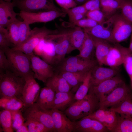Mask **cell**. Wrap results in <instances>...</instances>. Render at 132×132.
I'll use <instances>...</instances> for the list:
<instances>
[{"label":"cell","instance_id":"obj_1","mask_svg":"<svg viewBox=\"0 0 132 132\" xmlns=\"http://www.w3.org/2000/svg\"><path fill=\"white\" fill-rule=\"evenodd\" d=\"M26 82L24 78L12 71H0V98L16 97L22 100Z\"/></svg>","mask_w":132,"mask_h":132},{"label":"cell","instance_id":"obj_2","mask_svg":"<svg viewBox=\"0 0 132 132\" xmlns=\"http://www.w3.org/2000/svg\"><path fill=\"white\" fill-rule=\"evenodd\" d=\"M10 63L11 70L25 80L34 77L29 55L20 50L12 48L4 49Z\"/></svg>","mask_w":132,"mask_h":132},{"label":"cell","instance_id":"obj_3","mask_svg":"<svg viewBox=\"0 0 132 132\" xmlns=\"http://www.w3.org/2000/svg\"><path fill=\"white\" fill-rule=\"evenodd\" d=\"M58 32L57 29L51 30L45 26L35 27L32 29L30 35L25 42L12 48L22 51L28 55H30L33 53L35 48L41 40L49 35L56 34Z\"/></svg>","mask_w":132,"mask_h":132},{"label":"cell","instance_id":"obj_4","mask_svg":"<svg viewBox=\"0 0 132 132\" xmlns=\"http://www.w3.org/2000/svg\"><path fill=\"white\" fill-rule=\"evenodd\" d=\"M47 38L54 44L55 53L54 65H57L65 58L66 54L74 50L66 31H59L56 34L49 35Z\"/></svg>","mask_w":132,"mask_h":132},{"label":"cell","instance_id":"obj_5","mask_svg":"<svg viewBox=\"0 0 132 132\" xmlns=\"http://www.w3.org/2000/svg\"><path fill=\"white\" fill-rule=\"evenodd\" d=\"M12 2L20 11L28 12L61 10L55 5L53 0H13Z\"/></svg>","mask_w":132,"mask_h":132},{"label":"cell","instance_id":"obj_6","mask_svg":"<svg viewBox=\"0 0 132 132\" xmlns=\"http://www.w3.org/2000/svg\"><path fill=\"white\" fill-rule=\"evenodd\" d=\"M112 33L115 42L119 43L127 40L132 32V23L121 14L112 16Z\"/></svg>","mask_w":132,"mask_h":132},{"label":"cell","instance_id":"obj_7","mask_svg":"<svg viewBox=\"0 0 132 132\" xmlns=\"http://www.w3.org/2000/svg\"><path fill=\"white\" fill-rule=\"evenodd\" d=\"M50 110L44 109L35 102L24 109L23 114L25 118H30L37 120L44 125L50 132H55Z\"/></svg>","mask_w":132,"mask_h":132},{"label":"cell","instance_id":"obj_8","mask_svg":"<svg viewBox=\"0 0 132 132\" xmlns=\"http://www.w3.org/2000/svg\"><path fill=\"white\" fill-rule=\"evenodd\" d=\"M28 55L34 78L45 83L55 72L53 66L40 58L33 52Z\"/></svg>","mask_w":132,"mask_h":132},{"label":"cell","instance_id":"obj_9","mask_svg":"<svg viewBox=\"0 0 132 132\" xmlns=\"http://www.w3.org/2000/svg\"><path fill=\"white\" fill-rule=\"evenodd\" d=\"M66 14L62 10H55L37 12L20 11L18 15L29 25L36 23H46L57 18L65 17Z\"/></svg>","mask_w":132,"mask_h":132},{"label":"cell","instance_id":"obj_10","mask_svg":"<svg viewBox=\"0 0 132 132\" xmlns=\"http://www.w3.org/2000/svg\"><path fill=\"white\" fill-rule=\"evenodd\" d=\"M131 92L129 88L123 81L100 100L99 109H106L118 105Z\"/></svg>","mask_w":132,"mask_h":132},{"label":"cell","instance_id":"obj_11","mask_svg":"<svg viewBox=\"0 0 132 132\" xmlns=\"http://www.w3.org/2000/svg\"><path fill=\"white\" fill-rule=\"evenodd\" d=\"M99 102L96 97L88 93L82 100L75 102L73 106L76 115L81 119L96 111L99 107Z\"/></svg>","mask_w":132,"mask_h":132},{"label":"cell","instance_id":"obj_12","mask_svg":"<svg viewBox=\"0 0 132 132\" xmlns=\"http://www.w3.org/2000/svg\"><path fill=\"white\" fill-rule=\"evenodd\" d=\"M35 79L32 77L26 80L22 98L24 109L36 102L39 95L40 87Z\"/></svg>","mask_w":132,"mask_h":132},{"label":"cell","instance_id":"obj_13","mask_svg":"<svg viewBox=\"0 0 132 132\" xmlns=\"http://www.w3.org/2000/svg\"><path fill=\"white\" fill-rule=\"evenodd\" d=\"M123 81L121 78L117 75L97 85L91 86L88 93L95 96L100 101L105 94L110 92Z\"/></svg>","mask_w":132,"mask_h":132},{"label":"cell","instance_id":"obj_14","mask_svg":"<svg viewBox=\"0 0 132 132\" xmlns=\"http://www.w3.org/2000/svg\"><path fill=\"white\" fill-rule=\"evenodd\" d=\"M55 132H74V121L71 120L62 111L58 110H50Z\"/></svg>","mask_w":132,"mask_h":132},{"label":"cell","instance_id":"obj_15","mask_svg":"<svg viewBox=\"0 0 132 132\" xmlns=\"http://www.w3.org/2000/svg\"><path fill=\"white\" fill-rule=\"evenodd\" d=\"M105 21L103 23L97 24L94 26L90 28L83 29L85 32L91 37L106 40L108 42L114 44L113 39L112 29L110 27L112 25V20L111 18Z\"/></svg>","mask_w":132,"mask_h":132},{"label":"cell","instance_id":"obj_16","mask_svg":"<svg viewBox=\"0 0 132 132\" xmlns=\"http://www.w3.org/2000/svg\"><path fill=\"white\" fill-rule=\"evenodd\" d=\"M74 132H104L108 130L102 123L96 120L85 117L79 121H74Z\"/></svg>","mask_w":132,"mask_h":132},{"label":"cell","instance_id":"obj_17","mask_svg":"<svg viewBox=\"0 0 132 132\" xmlns=\"http://www.w3.org/2000/svg\"><path fill=\"white\" fill-rule=\"evenodd\" d=\"M14 7L12 2L0 0V26L7 28L18 19V13L14 11Z\"/></svg>","mask_w":132,"mask_h":132},{"label":"cell","instance_id":"obj_18","mask_svg":"<svg viewBox=\"0 0 132 132\" xmlns=\"http://www.w3.org/2000/svg\"><path fill=\"white\" fill-rule=\"evenodd\" d=\"M91 86L97 85L104 80L117 75V68H108L96 65L91 70Z\"/></svg>","mask_w":132,"mask_h":132},{"label":"cell","instance_id":"obj_19","mask_svg":"<svg viewBox=\"0 0 132 132\" xmlns=\"http://www.w3.org/2000/svg\"><path fill=\"white\" fill-rule=\"evenodd\" d=\"M75 101L74 95L70 91L68 92H56L51 109H57L62 111Z\"/></svg>","mask_w":132,"mask_h":132},{"label":"cell","instance_id":"obj_20","mask_svg":"<svg viewBox=\"0 0 132 132\" xmlns=\"http://www.w3.org/2000/svg\"><path fill=\"white\" fill-rule=\"evenodd\" d=\"M48 87L56 92H68L72 88L66 81L57 72L48 78L45 83Z\"/></svg>","mask_w":132,"mask_h":132},{"label":"cell","instance_id":"obj_21","mask_svg":"<svg viewBox=\"0 0 132 132\" xmlns=\"http://www.w3.org/2000/svg\"><path fill=\"white\" fill-rule=\"evenodd\" d=\"M96 65L95 61L92 59H82L78 63L74 65H59V71L71 72H87L91 70Z\"/></svg>","mask_w":132,"mask_h":132},{"label":"cell","instance_id":"obj_22","mask_svg":"<svg viewBox=\"0 0 132 132\" xmlns=\"http://www.w3.org/2000/svg\"><path fill=\"white\" fill-rule=\"evenodd\" d=\"M91 37L94 42L95 55L97 62L100 65H104L105 58L112 46L109 44L110 42L106 40Z\"/></svg>","mask_w":132,"mask_h":132},{"label":"cell","instance_id":"obj_23","mask_svg":"<svg viewBox=\"0 0 132 132\" xmlns=\"http://www.w3.org/2000/svg\"><path fill=\"white\" fill-rule=\"evenodd\" d=\"M55 92L51 88L46 86L40 90L36 102L43 109L49 110L51 109Z\"/></svg>","mask_w":132,"mask_h":132},{"label":"cell","instance_id":"obj_24","mask_svg":"<svg viewBox=\"0 0 132 132\" xmlns=\"http://www.w3.org/2000/svg\"><path fill=\"white\" fill-rule=\"evenodd\" d=\"M74 26L72 29L66 32L74 50H79L84 40L86 33L83 28Z\"/></svg>","mask_w":132,"mask_h":132},{"label":"cell","instance_id":"obj_25","mask_svg":"<svg viewBox=\"0 0 132 132\" xmlns=\"http://www.w3.org/2000/svg\"><path fill=\"white\" fill-rule=\"evenodd\" d=\"M88 72L59 71L57 72L66 81L72 88H76L80 85Z\"/></svg>","mask_w":132,"mask_h":132},{"label":"cell","instance_id":"obj_26","mask_svg":"<svg viewBox=\"0 0 132 132\" xmlns=\"http://www.w3.org/2000/svg\"><path fill=\"white\" fill-rule=\"evenodd\" d=\"M122 64V57L120 51L115 46H112L105 58L104 65L110 68H117Z\"/></svg>","mask_w":132,"mask_h":132},{"label":"cell","instance_id":"obj_27","mask_svg":"<svg viewBox=\"0 0 132 132\" xmlns=\"http://www.w3.org/2000/svg\"><path fill=\"white\" fill-rule=\"evenodd\" d=\"M0 107L2 109L10 111L20 110L24 108L22 101L16 97L0 98Z\"/></svg>","mask_w":132,"mask_h":132},{"label":"cell","instance_id":"obj_28","mask_svg":"<svg viewBox=\"0 0 132 132\" xmlns=\"http://www.w3.org/2000/svg\"><path fill=\"white\" fill-rule=\"evenodd\" d=\"M118 113L120 115L132 117V94L129 93L126 98L118 105L109 109Z\"/></svg>","mask_w":132,"mask_h":132},{"label":"cell","instance_id":"obj_29","mask_svg":"<svg viewBox=\"0 0 132 132\" xmlns=\"http://www.w3.org/2000/svg\"><path fill=\"white\" fill-rule=\"evenodd\" d=\"M94 49V43L93 38L86 33L84 40L79 50V53L77 56L84 59H92L91 57Z\"/></svg>","mask_w":132,"mask_h":132},{"label":"cell","instance_id":"obj_30","mask_svg":"<svg viewBox=\"0 0 132 132\" xmlns=\"http://www.w3.org/2000/svg\"><path fill=\"white\" fill-rule=\"evenodd\" d=\"M101 11L105 17L114 15L116 11L120 9L122 1L116 0H100Z\"/></svg>","mask_w":132,"mask_h":132},{"label":"cell","instance_id":"obj_31","mask_svg":"<svg viewBox=\"0 0 132 132\" xmlns=\"http://www.w3.org/2000/svg\"><path fill=\"white\" fill-rule=\"evenodd\" d=\"M115 46L120 51L122 57L123 64L129 76L132 75V53L128 48L124 47L119 43H115Z\"/></svg>","mask_w":132,"mask_h":132},{"label":"cell","instance_id":"obj_32","mask_svg":"<svg viewBox=\"0 0 132 132\" xmlns=\"http://www.w3.org/2000/svg\"><path fill=\"white\" fill-rule=\"evenodd\" d=\"M55 53L53 42L46 38V41L41 57L42 59L49 64L54 65Z\"/></svg>","mask_w":132,"mask_h":132},{"label":"cell","instance_id":"obj_33","mask_svg":"<svg viewBox=\"0 0 132 132\" xmlns=\"http://www.w3.org/2000/svg\"><path fill=\"white\" fill-rule=\"evenodd\" d=\"M91 70L87 73L74 95L76 101L82 100L88 94L91 84Z\"/></svg>","mask_w":132,"mask_h":132},{"label":"cell","instance_id":"obj_34","mask_svg":"<svg viewBox=\"0 0 132 132\" xmlns=\"http://www.w3.org/2000/svg\"><path fill=\"white\" fill-rule=\"evenodd\" d=\"M113 132H132V117L121 115L117 124L111 131Z\"/></svg>","mask_w":132,"mask_h":132},{"label":"cell","instance_id":"obj_35","mask_svg":"<svg viewBox=\"0 0 132 132\" xmlns=\"http://www.w3.org/2000/svg\"><path fill=\"white\" fill-rule=\"evenodd\" d=\"M0 122L4 132H14L12 127L11 114L10 111L3 109L0 111Z\"/></svg>","mask_w":132,"mask_h":132},{"label":"cell","instance_id":"obj_36","mask_svg":"<svg viewBox=\"0 0 132 132\" xmlns=\"http://www.w3.org/2000/svg\"><path fill=\"white\" fill-rule=\"evenodd\" d=\"M20 21L18 19L6 28L9 38L14 45V46L19 44V27Z\"/></svg>","mask_w":132,"mask_h":132},{"label":"cell","instance_id":"obj_37","mask_svg":"<svg viewBox=\"0 0 132 132\" xmlns=\"http://www.w3.org/2000/svg\"><path fill=\"white\" fill-rule=\"evenodd\" d=\"M25 124L29 132H49L50 131L40 122L30 118H26Z\"/></svg>","mask_w":132,"mask_h":132},{"label":"cell","instance_id":"obj_38","mask_svg":"<svg viewBox=\"0 0 132 132\" xmlns=\"http://www.w3.org/2000/svg\"><path fill=\"white\" fill-rule=\"evenodd\" d=\"M116 113L114 111L109 109L106 110L104 125L108 130L111 132L115 128L117 124L118 118Z\"/></svg>","mask_w":132,"mask_h":132},{"label":"cell","instance_id":"obj_39","mask_svg":"<svg viewBox=\"0 0 132 132\" xmlns=\"http://www.w3.org/2000/svg\"><path fill=\"white\" fill-rule=\"evenodd\" d=\"M29 25L23 20L20 21L19 27V45L25 42L30 35L32 29H30Z\"/></svg>","mask_w":132,"mask_h":132},{"label":"cell","instance_id":"obj_40","mask_svg":"<svg viewBox=\"0 0 132 132\" xmlns=\"http://www.w3.org/2000/svg\"><path fill=\"white\" fill-rule=\"evenodd\" d=\"M120 9L122 15L132 23V0H123Z\"/></svg>","mask_w":132,"mask_h":132},{"label":"cell","instance_id":"obj_41","mask_svg":"<svg viewBox=\"0 0 132 132\" xmlns=\"http://www.w3.org/2000/svg\"><path fill=\"white\" fill-rule=\"evenodd\" d=\"M11 112L13 129L15 131L24 123L25 119L20 110L10 111Z\"/></svg>","mask_w":132,"mask_h":132},{"label":"cell","instance_id":"obj_42","mask_svg":"<svg viewBox=\"0 0 132 132\" xmlns=\"http://www.w3.org/2000/svg\"><path fill=\"white\" fill-rule=\"evenodd\" d=\"M86 16L96 22L98 24L103 23L105 21V17L100 10H96L88 11Z\"/></svg>","mask_w":132,"mask_h":132},{"label":"cell","instance_id":"obj_43","mask_svg":"<svg viewBox=\"0 0 132 132\" xmlns=\"http://www.w3.org/2000/svg\"><path fill=\"white\" fill-rule=\"evenodd\" d=\"M97 24L94 20L87 18H83L71 24L73 26H77L84 29L92 28Z\"/></svg>","mask_w":132,"mask_h":132},{"label":"cell","instance_id":"obj_44","mask_svg":"<svg viewBox=\"0 0 132 132\" xmlns=\"http://www.w3.org/2000/svg\"><path fill=\"white\" fill-rule=\"evenodd\" d=\"M62 11L65 13L68 16L77 15L80 14L86 15L88 12L83 4L76 6L67 9H62Z\"/></svg>","mask_w":132,"mask_h":132},{"label":"cell","instance_id":"obj_45","mask_svg":"<svg viewBox=\"0 0 132 132\" xmlns=\"http://www.w3.org/2000/svg\"><path fill=\"white\" fill-rule=\"evenodd\" d=\"M6 70H11L10 65L5 54V49L0 48V71Z\"/></svg>","mask_w":132,"mask_h":132},{"label":"cell","instance_id":"obj_46","mask_svg":"<svg viewBox=\"0 0 132 132\" xmlns=\"http://www.w3.org/2000/svg\"><path fill=\"white\" fill-rule=\"evenodd\" d=\"M106 112V109H99L86 117L97 120L104 125Z\"/></svg>","mask_w":132,"mask_h":132},{"label":"cell","instance_id":"obj_47","mask_svg":"<svg viewBox=\"0 0 132 132\" xmlns=\"http://www.w3.org/2000/svg\"><path fill=\"white\" fill-rule=\"evenodd\" d=\"M14 46V45L10 40L8 34L0 32V48H12Z\"/></svg>","mask_w":132,"mask_h":132},{"label":"cell","instance_id":"obj_48","mask_svg":"<svg viewBox=\"0 0 132 132\" xmlns=\"http://www.w3.org/2000/svg\"><path fill=\"white\" fill-rule=\"evenodd\" d=\"M82 4L88 11L100 10V0H88Z\"/></svg>","mask_w":132,"mask_h":132},{"label":"cell","instance_id":"obj_49","mask_svg":"<svg viewBox=\"0 0 132 132\" xmlns=\"http://www.w3.org/2000/svg\"><path fill=\"white\" fill-rule=\"evenodd\" d=\"M62 9H68L77 6L74 0H55Z\"/></svg>","mask_w":132,"mask_h":132},{"label":"cell","instance_id":"obj_50","mask_svg":"<svg viewBox=\"0 0 132 132\" xmlns=\"http://www.w3.org/2000/svg\"><path fill=\"white\" fill-rule=\"evenodd\" d=\"M82 59L77 55L65 58L57 65H74L80 62Z\"/></svg>","mask_w":132,"mask_h":132},{"label":"cell","instance_id":"obj_51","mask_svg":"<svg viewBox=\"0 0 132 132\" xmlns=\"http://www.w3.org/2000/svg\"><path fill=\"white\" fill-rule=\"evenodd\" d=\"M46 38L41 40L33 50L34 54L40 57L41 56L46 42Z\"/></svg>","mask_w":132,"mask_h":132},{"label":"cell","instance_id":"obj_52","mask_svg":"<svg viewBox=\"0 0 132 132\" xmlns=\"http://www.w3.org/2000/svg\"><path fill=\"white\" fill-rule=\"evenodd\" d=\"M17 132H29L27 126L25 123L21 125L16 131Z\"/></svg>","mask_w":132,"mask_h":132},{"label":"cell","instance_id":"obj_53","mask_svg":"<svg viewBox=\"0 0 132 132\" xmlns=\"http://www.w3.org/2000/svg\"><path fill=\"white\" fill-rule=\"evenodd\" d=\"M130 36V41L128 48L132 53V32Z\"/></svg>","mask_w":132,"mask_h":132},{"label":"cell","instance_id":"obj_54","mask_svg":"<svg viewBox=\"0 0 132 132\" xmlns=\"http://www.w3.org/2000/svg\"><path fill=\"white\" fill-rule=\"evenodd\" d=\"M77 4H84L87 0H74Z\"/></svg>","mask_w":132,"mask_h":132},{"label":"cell","instance_id":"obj_55","mask_svg":"<svg viewBox=\"0 0 132 132\" xmlns=\"http://www.w3.org/2000/svg\"><path fill=\"white\" fill-rule=\"evenodd\" d=\"M131 82V85L132 87V75L129 76Z\"/></svg>","mask_w":132,"mask_h":132},{"label":"cell","instance_id":"obj_56","mask_svg":"<svg viewBox=\"0 0 132 132\" xmlns=\"http://www.w3.org/2000/svg\"><path fill=\"white\" fill-rule=\"evenodd\" d=\"M7 1L11 2L12 0H0Z\"/></svg>","mask_w":132,"mask_h":132},{"label":"cell","instance_id":"obj_57","mask_svg":"<svg viewBox=\"0 0 132 132\" xmlns=\"http://www.w3.org/2000/svg\"><path fill=\"white\" fill-rule=\"evenodd\" d=\"M119 0V1H122L123 0Z\"/></svg>","mask_w":132,"mask_h":132}]
</instances>
